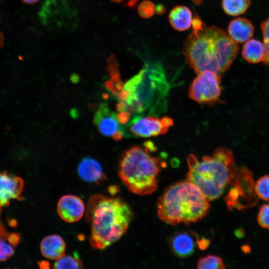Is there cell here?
<instances>
[{"label":"cell","instance_id":"cell-1","mask_svg":"<svg viewBox=\"0 0 269 269\" xmlns=\"http://www.w3.org/2000/svg\"><path fill=\"white\" fill-rule=\"evenodd\" d=\"M238 51L237 43L215 26L193 30L183 49L187 61L197 74L205 71L222 73L229 68Z\"/></svg>","mask_w":269,"mask_h":269},{"label":"cell","instance_id":"cell-2","mask_svg":"<svg viewBox=\"0 0 269 269\" xmlns=\"http://www.w3.org/2000/svg\"><path fill=\"white\" fill-rule=\"evenodd\" d=\"M133 217L130 206L120 197L101 194L91 197L86 219L91 225L92 247L103 250L118 241L127 232Z\"/></svg>","mask_w":269,"mask_h":269},{"label":"cell","instance_id":"cell-3","mask_svg":"<svg viewBox=\"0 0 269 269\" xmlns=\"http://www.w3.org/2000/svg\"><path fill=\"white\" fill-rule=\"evenodd\" d=\"M169 84L158 62L146 63L141 70L124 84L120 98L127 110L135 114L149 110L156 113L165 109Z\"/></svg>","mask_w":269,"mask_h":269},{"label":"cell","instance_id":"cell-4","mask_svg":"<svg viewBox=\"0 0 269 269\" xmlns=\"http://www.w3.org/2000/svg\"><path fill=\"white\" fill-rule=\"evenodd\" d=\"M187 180L194 184L209 201L219 198L233 178L235 169L232 152L218 147L201 161L193 154L187 157Z\"/></svg>","mask_w":269,"mask_h":269},{"label":"cell","instance_id":"cell-5","mask_svg":"<svg viewBox=\"0 0 269 269\" xmlns=\"http://www.w3.org/2000/svg\"><path fill=\"white\" fill-rule=\"evenodd\" d=\"M209 201L191 182H178L168 187L158 198L157 215L168 224H189L207 214L210 207Z\"/></svg>","mask_w":269,"mask_h":269},{"label":"cell","instance_id":"cell-6","mask_svg":"<svg viewBox=\"0 0 269 269\" xmlns=\"http://www.w3.org/2000/svg\"><path fill=\"white\" fill-rule=\"evenodd\" d=\"M147 149L134 146L123 155L119 167L122 182L132 193L147 195L157 188L159 160L148 154Z\"/></svg>","mask_w":269,"mask_h":269},{"label":"cell","instance_id":"cell-7","mask_svg":"<svg viewBox=\"0 0 269 269\" xmlns=\"http://www.w3.org/2000/svg\"><path fill=\"white\" fill-rule=\"evenodd\" d=\"M231 187L225 197L229 211H242L253 207L258 202L252 171L245 166L235 167Z\"/></svg>","mask_w":269,"mask_h":269},{"label":"cell","instance_id":"cell-8","mask_svg":"<svg viewBox=\"0 0 269 269\" xmlns=\"http://www.w3.org/2000/svg\"><path fill=\"white\" fill-rule=\"evenodd\" d=\"M219 74L212 71L198 73L189 90V97L200 104H212L219 101L221 93Z\"/></svg>","mask_w":269,"mask_h":269},{"label":"cell","instance_id":"cell-9","mask_svg":"<svg viewBox=\"0 0 269 269\" xmlns=\"http://www.w3.org/2000/svg\"><path fill=\"white\" fill-rule=\"evenodd\" d=\"M173 125V120L166 116L161 118L150 116L137 117L131 121L130 130L133 134L138 137L156 136L166 134Z\"/></svg>","mask_w":269,"mask_h":269},{"label":"cell","instance_id":"cell-10","mask_svg":"<svg viewBox=\"0 0 269 269\" xmlns=\"http://www.w3.org/2000/svg\"><path fill=\"white\" fill-rule=\"evenodd\" d=\"M94 123L103 135L111 136L116 141L123 137L124 133L120 128L117 115L112 112L106 104L99 106L94 116Z\"/></svg>","mask_w":269,"mask_h":269},{"label":"cell","instance_id":"cell-11","mask_svg":"<svg viewBox=\"0 0 269 269\" xmlns=\"http://www.w3.org/2000/svg\"><path fill=\"white\" fill-rule=\"evenodd\" d=\"M24 181L17 176L6 172H0V211L12 200H21Z\"/></svg>","mask_w":269,"mask_h":269},{"label":"cell","instance_id":"cell-12","mask_svg":"<svg viewBox=\"0 0 269 269\" xmlns=\"http://www.w3.org/2000/svg\"><path fill=\"white\" fill-rule=\"evenodd\" d=\"M57 211L63 221L74 223L79 221L83 216L85 205L79 197L73 195H66L59 200Z\"/></svg>","mask_w":269,"mask_h":269},{"label":"cell","instance_id":"cell-13","mask_svg":"<svg viewBox=\"0 0 269 269\" xmlns=\"http://www.w3.org/2000/svg\"><path fill=\"white\" fill-rule=\"evenodd\" d=\"M195 246L193 236L185 231L175 233L170 240L171 250L174 255L180 258L187 257L192 254Z\"/></svg>","mask_w":269,"mask_h":269},{"label":"cell","instance_id":"cell-14","mask_svg":"<svg viewBox=\"0 0 269 269\" xmlns=\"http://www.w3.org/2000/svg\"><path fill=\"white\" fill-rule=\"evenodd\" d=\"M77 170L81 178L87 182L98 183L105 179L101 164L91 157L83 158L79 163Z\"/></svg>","mask_w":269,"mask_h":269},{"label":"cell","instance_id":"cell-15","mask_svg":"<svg viewBox=\"0 0 269 269\" xmlns=\"http://www.w3.org/2000/svg\"><path fill=\"white\" fill-rule=\"evenodd\" d=\"M228 35L237 43L246 42L254 34V28L252 23L243 17L232 20L228 27Z\"/></svg>","mask_w":269,"mask_h":269},{"label":"cell","instance_id":"cell-16","mask_svg":"<svg viewBox=\"0 0 269 269\" xmlns=\"http://www.w3.org/2000/svg\"><path fill=\"white\" fill-rule=\"evenodd\" d=\"M42 255L51 260H57L64 255L66 244L64 240L57 235L44 237L40 246Z\"/></svg>","mask_w":269,"mask_h":269},{"label":"cell","instance_id":"cell-17","mask_svg":"<svg viewBox=\"0 0 269 269\" xmlns=\"http://www.w3.org/2000/svg\"><path fill=\"white\" fill-rule=\"evenodd\" d=\"M20 239V235L9 232L0 217V262L5 261L13 255Z\"/></svg>","mask_w":269,"mask_h":269},{"label":"cell","instance_id":"cell-18","mask_svg":"<svg viewBox=\"0 0 269 269\" xmlns=\"http://www.w3.org/2000/svg\"><path fill=\"white\" fill-rule=\"evenodd\" d=\"M168 18L171 26L179 31L188 29L191 25L193 20L190 9L182 5L174 7L170 11Z\"/></svg>","mask_w":269,"mask_h":269},{"label":"cell","instance_id":"cell-19","mask_svg":"<svg viewBox=\"0 0 269 269\" xmlns=\"http://www.w3.org/2000/svg\"><path fill=\"white\" fill-rule=\"evenodd\" d=\"M107 71L111 79L105 83V87L117 97L122 89L124 84L121 79L118 61L113 55L110 56L107 60Z\"/></svg>","mask_w":269,"mask_h":269},{"label":"cell","instance_id":"cell-20","mask_svg":"<svg viewBox=\"0 0 269 269\" xmlns=\"http://www.w3.org/2000/svg\"><path fill=\"white\" fill-rule=\"evenodd\" d=\"M265 54L263 43L256 39H250L244 44L242 54L248 62L257 63L263 61Z\"/></svg>","mask_w":269,"mask_h":269},{"label":"cell","instance_id":"cell-21","mask_svg":"<svg viewBox=\"0 0 269 269\" xmlns=\"http://www.w3.org/2000/svg\"><path fill=\"white\" fill-rule=\"evenodd\" d=\"M251 2V0H223L222 7L227 14L238 16L247 11Z\"/></svg>","mask_w":269,"mask_h":269},{"label":"cell","instance_id":"cell-22","mask_svg":"<svg viewBox=\"0 0 269 269\" xmlns=\"http://www.w3.org/2000/svg\"><path fill=\"white\" fill-rule=\"evenodd\" d=\"M198 269H223L225 265L220 257L215 255H208L199 259L197 263Z\"/></svg>","mask_w":269,"mask_h":269},{"label":"cell","instance_id":"cell-23","mask_svg":"<svg viewBox=\"0 0 269 269\" xmlns=\"http://www.w3.org/2000/svg\"><path fill=\"white\" fill-rule=\"evenodd\" d=\"M83 268V264L78 258L64 255L56 260L53 265V268L56 269H82Z\"/></svg>","mask_w":269,"mask_h":269},{"label":"cell","instance_id":"cell-24","mask_svg":"<svg viewBox=\"0 0 269 269\" xmlns=\"http://www.w3.org/2000/svg\"><path fill=\"white\" fill-rule=\"evenodd\" d=\"M255 192L259 198L269 201V175H265L257 181Z\"/></svg>","mask_w":269,"mask_h":269},{"label":"cell","instance_id":"cell-25","mask_svg":"<svg viewBox=\"0 0 269 269\" xmlns=\"http://www.w3.org/2000/svg\"><path fill=\"white\" fill-rule=\"evenodd\" d=\"M265 54L263 62L269 65V17L261 24Z\"/></svg>","mask_w":269,"mask_h":269},{"label":"cell","instance_id":"cell-26","mask_svg":"<svg viewBox=\"0 0 269 269\" xmlns=\"http://www.w3.org/2000/svg\"><path fill=\"white\" fill-rule=\"evenodd\" d=\"M257 221L262 228L269 230V203L264 204L260 207Z\"/></svg>","mask_w":269,"mask_h":269},{"label":"cell","instance_id":"cell-27","mask_svg":"<svg viewBox=\"0 0 269 269\" xmlns=\"http://www.w3.org/2000/svg\"><path fill=\"white\" fill-rule=\"evenodd\" d=\"M155 11L154 4L148 0H144L140 2L137 7L139 15L143 18H149L152 16Z\"/></svg>","mask_w":269,"mask_h":269},{"label":"cell","instance_id":"cell-28","mask_svg":"<svg viewBox=\"0 0 269 269\" xmlns=\"http://www.w3.org/2000/svg\"><path fill=\"white\" fill-rule=\"evenodd\" d=\"M130 112L128 111L119 112L117 114L119 123L123 125L126 124L130 120Z\"/></svg>","mask_w":269,"mask_h":269},{"label":"cell","instance_id":"cell-29","mask_svg":"<svg viewBox=\"0 0 269 269\" xmlns=\"http://www.w3.org/2000/svg\"><path fill=\"white\" fill-rule=\"evenodd\" d=\"M192 25L193 31H198L205 26L201 19L197 16L193 18Z\"/></svg>","mask_w":269,"mask_h":269},{"label":"cell","instance_id":"cell-30","mask_svg":"<svg viewBox=\"0 0 269 269\" xmlns=\"http://www.w3.org/2000/svg\"><path fill=\"white\" fill-rule=\"evenodd\" d=\"M197 244L199 248L201 250L206 249L210 244V241L206 238H202L199 239L198 238L197 239Z\"/></svg>","mask_w":269,"mask_h":269},{"label":"cell","instance_id":"cell-31","mask_svg":"<svg viewBox=\"0 0 269 269\" xmlns=\"http://www.w3.org/2000/svg\"><path fill=\"white\" fill-rule=\"evenodd\" d=\"M115 2L122 3L129 7L134 6L138 0H112Z\"/></svg>","mask_w":269,"mask_h":269},{"label":"cell","instance_id":"cell-32","mask_svg":"<svg viewBox=\"0 0 269 269\" xmlns=\"http://www.w3.org/2000/svg\"><path fill=\"white\" fill-rule=\"evenodd\" d=\"M155 11H156L157 13L158 14H162L165 11V8L163 6L159 4L157 5L156 7H155Z\"/></svg>","mask_w":269,"mask_h":269},{"label":"cell","instance_id":"cell-33","mask_svg":"<svg viewBox=\"0 0 269 269\" xmlns=\"http://www.w3.org/2000/svg\"><path fill=\"white\" fill-rule=\"evenodd\" d=\"M241 250L244 253H248L250 252L251 249L249 246L245 245L241 247Z\"/></svg>","mask_w":269,"mask_h":269},{"label":"cell","instance_id":"cell-34","mask_svg":"<svg viewBox=\"0 0 269 269\" xmlns=\"http://www.w3.org/2000/svg\"><path fill=\"white\" fill-rule=\"evenodd\" d=\"M4 44V36L2 32L0 30V49L2 47Z\"/></svg>","mask_w":269,"mask_h":269},{"label":"cell","instance_id":"cell-35","mask_svg":"<svg viewBox=\"0 0 269 269\" xmlns=\"http://www.w3.org/2000/svg\"><path fill=\"white\" fill-rule=\"evenodd\" d=\"M25 3L31 4L37 2L39 0H21Z\"/></svg>","mask_w":269,"mask_h":269},{"label":"cell","instance_id":"cell-36","mask_svg":"<svg viewBox=\"0 0 269 269\" xmlns=\"http://www.w3.org/2000/svg\"><path fill=\"white\" fill-rule=\"evenodd\" d=\"M109 191L111 193V194L114 195L115 193L118 192V188L115 186L110 187L109 188Z\"/></svg>","mask_w":269,"mask_h":269},{"label":"cell","instance_id":"cell-37","mask_svg":"<svg viewBox=\"0 0 269 269\" xmlns=\"http://www.w3.org/2000/svg\"><path fill=\"white\" fill-rule=\"evenodd\" d=\"M236 234L237 237H241L244 234V232H243L242 230H238L236 232Z\"/></svg>","mask_w":269,"mask_h":269},{"label":"cell","instance_id":"cell-38","mask_svg":"<svg viewBox=\"0 0 269 269\" xmlns=\"http://www.w3.org/2000/svg\"><path fill=\"white\" fill-rule=\"evenodd\" d=\"M192 0L194 2L197 4H199L202 1V0Z\"/></svg>","mask_w":269,"mask_h":269}]
</instances>
